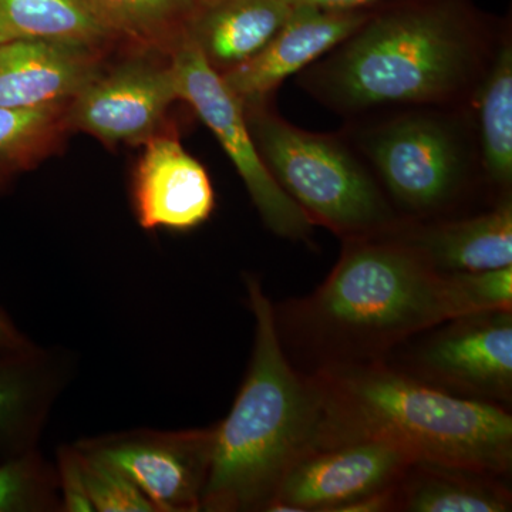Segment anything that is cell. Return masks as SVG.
<instances>
[{
	"label": "cell",
	"instance_id": "cell-1",
	"mask_svg": "<svg viewBox=\"0 0 512 512\" xmlns=\"http://www.w3.org/2000/svg\"><path fill=\"white\" fill-rule=\"evenodd\" d=\"M511 22L474 0H382L296 83L343 119L468 106Z\"/></svg>",
	"mask_w": 512,
	"mask_h": 512
},
{
	"label": "cell",
	"instance_id": "cell-2",
	"mask_svg": "<svg viewBox=\"0 0 512 512\" xmlns=\"http://www.w3.org/2000/svg\"><path fill=\"white\" fill-rule=\"evenodd\" d=\"M464 316L450 274H440L386 234L346 239L323 284L274 305L285 353L308 373L380 362L406 340ZM301 360V362H302Z\"/></svg>",
	"mask_w": 512,
	"mask_h": 512
},
{
	"label": "cell",
	"instance_id": "cell-3",
	"mask_svg": "<svg viewBox=\"0 0 512 512\" xmlns=\"http://www.w3.org/2000/svg\"><path fill=\"white\" fill-rule=\"evenodd\" d=\"M306 376L319 406L312 450L384 441L416 464L495 477L511 471L512 417L503 407L440 392L383 360Z\"/></svg>",
	"mask_w": 512,
	"mask_h": 512
},
{
	"label": "cell",
	"instance_id": "cell-4",
	"mask_svg": "<svg viewBox=\"0 0 512 512\" xmlns=\"http://www.w3.org/2000/svg\"><path fill=\"white\" fill-rule=\"evenodd\" d=\"M244 279L255 320L254 348L231 412L215 424L205 512L268 510L289 468L312 450L318 424V396L285 355L274 303L259 278Z\"/></svg>",
	"mask_w": 512,
	"mask_h": 512
},
{
	"label": "cell",
	"instance_id": "cell-5",
	"mask_svg": "<svg viewBox=\"0 0 512 512\" xmlns=\"http://www.w3.org/2000/svg\"><path fill=\"white\" fill-rule=\"evenodd\" d=\"M340 133L402 220L466 215L478 194L488 195L470 104L375 111L346 120Z\"/></svg>",
	"mask_w": 512,
	"mask_h": 512
},
{
	"label": "cell",
	"instance_id": "cell-6",
	"mask_svg": "<svg viewBox=\"0 0 512 512\" xmlns=\"http://www.w3.org/2000/svg\"><path fill=\"white\" fill-rule=\"evenodd\" d=\"M265 167L313 225L343 241L375 237L402 220L375 175L342 133H312L289 123L271 99L242 104Z\"/></svg>",
	"mask_w": 512,
	"mask_h": 512
},
{
	"label": "cell",
	"instance_id": "cell-7",
	"mask_svg": "<svg viewBox=\"0 0 512 512\" xmlns=\"http://www.w3.org/2000/svg\"><path fill=\"white\" fill-rule=\"evenodd\" d=\"M403 345L402 359L387 365L404 375L461 399L511 403L512 311L458 316Z\"/></svg>",
	"mask_w": 512,
	"mask_h": 512
},
{
	"label": "cell",
	"instance_id": "cell-8",
	"mask_svg": "<svg viewBox=\"0 0 512 512\" xmlns=\"http://www.w3.org/2000/svg\"><path fill=\"white\" fill-rule=\"evenodd\" d=\"M180 100L210 128L237 168L256 211L269 231L292 241H308L313 222L274 180L259 156L241 100L228 89L198 47L183 35L170 50Z\"/></svg>",
	"mask_w": 512,
	"mask_h": 512
},
{
	"label": "cell",
	"instance_id": "cell-9",
	"mask_svg": "<svg viewBox=\"0 0 512 512\" xmlns=\"http://www.w3.org/2000/svg\"><path fill=\"white\" fill-rule=\"evenodd\" d=\"M215 424L201 429H130L73 443L131 481L156 512L201 511L210 477Z\"/></svg>",
	"mask_w": 512,
	"mask_h": 512
},
{
	"label": "cell",
	"instance_id": "cell-10",
	"mask_svg": "<svg viewBox=\"0 0 512 512\" xmlns=\"http://www.w3.org/2000/svg\"><path fill=\"white\" fill-rule=\"evenodd\" d=\"M180 100L170 60H131L101 72L69 103L70 131L96 137L106 146H143L160 133L164 117Z\"/></svg>",
	"mask_w": 512,
	"mask_h": 512
},
{
	"label": "cell",
	"instance_id": "cell-11",
	"mask_svg": "<svg viewBox=\"0 0 512 512\" xmlns=\"http://www.w3.org/2000/svg\"><path fill=\"white\" fill-rule=\"evenodd\" d=\"M413 458L384 441L316 448L282 478L269 512H336L357 498L400 484Z\"/></svg>",
	"mask_w": 512,
	"mask_h": 512
},
{
	"label": "cell",
	"instance_id": "cell-12",
	"mask_svg": "<svg viewBox=\"0 0 512 512\" xmlns=\"http://www.w3.org/2000/svg\"><path fill=\"white\" fill-rule=\"evenodd\" d=\"M143 146L131 181L138 225L147 231L185 232L210 220L214 188L200 161L171 133L160 131Z\"/></svg>",
	"mask_w": 512,
	"mask_h": 512
},
{
	"label": "cell",
	"instance_id": "cell-13",
	"mask_svg": "<svg viewBox=\"0 0 512 512\" xmlns=\"http://www.w3.org/2000/svg\"><path fill=\"white\" fill-rule=\"evenodd\" d=\"M72 350L33 343L0 355V464L39 448L57 400L72 384Z\"/></svg>",
	"mask_w": 512,
	"mask_h": 512
},
{
	"label": "cell",
	"instance_id": "cell-14",
	"mask_svg": "<svg viewBox=\"0 0 512 512\" xmlns=\"http://www.w3.org/2000/svg\"><path fill=\"white\" fill-rule=\"evenodd\" d=\"M370 8L292 6L285 25L264 50L237 69L222 74V80L242 104L271 99L288 77L301 73L352 35L365 22Z\"/></svg>",
	"mask_w": 512,
	"mask_h": 512
},
{
	"label": "cell",
	"instance_id": "cell-15",
	"mask_svg": "<svg viewBox=\"0 0 512 512\" xmlns=\"http://www.w3.org/2000/svg\"><path fill=\"white\" fill-rule=\"evenodd\" d=\"M389 235L440 274L512 265V197L477 214L430 221L400 220Z\"/></svg>",
	"mask_w": 512,
	"mask_h": 512
},
{
	"label": "cell",
	"instance_id": "cell-16",
	"mask_svg": "<svg viewBox=\"0 0 512 512\" xmlns=\"http://www.w3.org/2000/svg\"><path fill=\"white\" fill-rule=\"evenodd\" d=\"M101 70V52L45 40L0 43V107L69 103Z\"/></svg>",
	"mask_w": 512,
	"mask_h": 512
},
{
	"label": "cell",
	"instance_id": "cell-17",
	"mask_svg": "<svg viewBox=\"0 0 512 512\" xmlns=\"http://www.w3.org/2000/svg\"><path fill=\"white\" fill-rule=\"evenodd\" d=\"M291 10L285 0H204L184 35L222 76L262 52Z\"/></svg>",
	"mask_w": 512,
	"mask_h": 512
},
{
	"label": "cell",
	"instance_id": "cell-18",
	"mask_svg": "<svg viewBox=\"0 0 512 512\" xmlns=\"http://www.w3.org/2000/svg\"><path fill=\"white\" fill-rule=\"evenodd\" d=\"M485 188L512 197V30L504 33L470 103Z\"/></svg>",
	"mask_w": 512,
	"mask_h": 512
},
{
	"label": "cell",
	"instance_id": "cell-19",
	"mask_svg": "<svg viewBox=\"0 0 512 512\" xmlns=\"http://www.w3.org/2000/svg\"><path fill=\"white\" fill-rule=\"evenodd\" d=\"M495 476L461 468L413 464L403 477L397 508L409 512H507L511 493Z\"/></svg>",
	"mask_w": 512,
	"mask_h": 512
},
{
	"label": "cell",
	"instance_id": "cell-20",
	"mask_svg": "<svg viewBox=\"0 0 512 512\" xmlns=\"http://www.w3.org/2000/svg\"><path fill=\"white\" fill-rule=\"evenodd\" d=\"M0 36L45 40L103 52L114 40L83 0H0Z\"/></svg>",
	"mask_w": 512,
	"mask_h": 512
},
{
	"label": "cell",
	"instance_id": "cell-21",
	"mask_svg": "<svg viewBox=\"0 0 512 512\" xmlns=\"http://www.w3.org/2000/svg\"><path fill=\"white\" fill-rule=\"evenodd\" d=\"M202 0H83L114 39L168 53L183 37Z\"/></svg>",
	"mask_w": 512,
	"mask_h": 512
},
{
	"label": "cell",
	"instance_id": "cell-22",
	"mask_svg": "<svg viewBox=\"0 0 512 512\" xmlns=\"http://www.w3.org/2000/svg\"><path fill=\"white\" fill-rule=\"evenodd\" d=\"M69 103L36 109L0 107V187L59 150L70 131Z\"/></svg>",
	"mask_w": 512,
	"mask_h": 512
},
{
	"label": "cell",
	"instance_id": "cell-23",
	"mask_svg": "<svg viewBox=\"0 0 512 512\" xmlns=\"http://www.w3.org/2000/svg\"><path fill=\"white\" fill-rule=\"evenodd\" d=\"M0 512H62L56 466L40 448L0 464Z\"/></svg>",
	"mask_w": 512,
	"mask_h": 512
},
{
	"label": "cell",
	"instance_id": "cell-24",
	"mask_svg": "<svg viewBox=\"0 0 512 512\" xmlns=\"http://www.w3.org/2000/svg\"><path fill=\"white\" fill-rule=\"evenodd\" d=\"M76 447V446H74ZM87 495L96 512H156L153 504L119 470L79 450Z\"/></svg>",
	"mask_w": 512,
	"mask_h": 512
},
{
	"label": "cell",
	"instance_id": "cell-25",
	"mask_svg": "<svg viewBox=\"0 0 512 512\" xmlns=\"http://www.w3.org/2000/svg\"><path fill=\"white\" fill-rule=\"evenodd\" d=\"M466 315L512 311V265L480 272L453 274Z\"/></svg>",
	"mask_w": 512,
	"mask_h": 512
},
{
	"label": "cell",
	"instance_id": "cell-26",
	"mask_svg": "<svg viewBox=\"0 0 512 512\" xmlns=\"http://www.w3.org/2000/svg\"><path fill=\"white\" fill-rule=\"evenodd\" d=\"M55 466L62 498V512H92L93 507L84 484L79 451L74 444L59 447Z\"/></svg>",
	"mask_w": 512,
	"mask_h": 512
},
{
	"label": "cell",
	"instance_id": "cell-27",
	"mask_svg": "<svg viewBox=\"0 0 512 512\" xmlns=\"http://www.w3.org/2000/svg\"><path fill=\"white\" fill-rule=\"evenodd\" d=\"M33 343L35 342L18 328L15 320L0 306V355L28 349Z\"/></svg>",
	"mask_w": 512,
	"mask_h": 512
},
{
	"label": "cell",
	"instance_id": "cell-28",
	"mask_svg": "<svg viewBox=\"0 0 512 512\" xmlns=\"http://www.w3.org/2000/svg\"><path fill=\"white\" fill-rule=\"evenodd\" d=\"M291 6L312 5L328 9H363L370 8L382 0H285Z\"/></svg>",
	"mask_w": 512,
	"mask_h": 512
},
{
	"label": "cell",
	"instance_id": "cell-29",
	"mask_svg": "<svg viewBox=\"0 0 512 512\" xmlns=\"http://www.w3.org/2000/svg\"><path fill=\"white\" fill-rule=\"evenodd\" d=\"M0 43H3V39H2V36H0Z\"/></svg>",
	"mask_w": 512,
	"mask_h": 512
},
{
	"label": "cell",
	"instance_id": "cell-30",
	"mask_svg": "<svg viewBox=\"0 0 512 512\" xmlns=\"http://www.w3.org/2000/svg\"><path fill=\"white\" fill-rule=\"evenodd\" d=\"M202 2H204V0H202Z\"/></svg>",
	"mask_w": 512,
	"mask_h": 512
}]
</instances>
